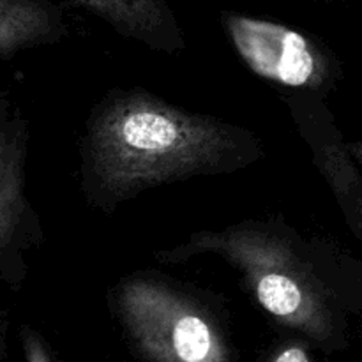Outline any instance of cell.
<instances>
[{"instance_id":"obj_5","label":"cell","mask_w":362,"mask_h":362,"mask_svg":"<svg viewBox=\"0 0 362 362\" xmlns=\"http://www.w3.org/2000/svg\"><path fill=\"white\" fill-rule=\"evenodd\" d=\"M117 32L163 52L184 46L182 32L168 0H71Z\"/></svg>"},{"instance_id":"obj_7","label":"cell","mask_w":362,"mask_h":362,"mask_svg":"<svg viewBox=\"0 0 362 362\" xmlns=\"http://www.w3.org/2000/svg\"><path fill=\"white\" fill-rule=\"evenodd\" d=\"M23 346L27 362H53L49 359L48 352H46V346L42 345V341L34 334V332L25 331Z\"/></svg>"},{"instance_id":"obj_6","label":"cell","mask_w":362,"mask_h":362,"mask_svg":"<svg viewBox=\"0 0 362 362\" xmlns=\"http://www.w3.org/2000/svg\"><path fill=\"white\" fill-rule=\"evenodd\" d=\"M59 25V14L48 0H0V42L4 55L42 41Z\"/></svg>"},{"instance_id":"obj_8","label":"cell","mask_w":362,"mask_h":362,"mask_svg":"<svg viewBox=\"0 0 362 362\" xmlns=\"http://www.w3.org/2000/svg\"><path fill=\"white\" fill-rule=\"evenodd\" d=\"M269 362H313V359H311L306 346L293 343V345H286L281 350H278Z\"/></svg>"},{"instance_id":"obj_3","label":"cell","mask_w":362,"mask_h":362,"mask_svg":"<svg viewBox=\"0 0 362 362\" xmlns=\"http://www.w3.org/2000/svg\"><path fill=\"white\" fill-rule=\"evenodd\" d=\"M214 243L244 269L257 300L269 315L320 345H332L338 325L331 304L288 255L244 232L216 235Z\"/></svg>"},{"instance_id":"obj_1","label":"cell","mask_w":362,"mask_h":362,"mask_svg":"<svg viewBox=\"0 0 362 362\" xmlns=\"http://www.w3.org/2000/svg\"><path fill=\"white\" fill-rule=\"evenodd\" d=\"M253 152L251 136L237 127L148 94H120L92 117L85 175L101 200L120 202L163 182L225 172Z\"/></svg>"},{"instance_id":"obj_2","label":"cell","mask_w":362,"mask_h":362,"mask_svg":"<svg viewBox=\"0 0 362 362\" xmlns=\"http://www.w3.org/2000/svg\"><path fill=\"white\" fill-rule=\"evenodd\" d=\"M122 327L147 362H230V349L214 318L184 293L131 279L119 288Z\"/></svg>"},{"instance_id":"obj_4","label":"cell","mask_w":362,"mask_h":362,"mask_svg":"<svg viewBox=\"0 0 362 362\" xmlns=\"http://www.w3.org/2000/svg\"><path fill=\"white\" fill-rule=\"evenodd\" d=\"M225 28L244 62L260 76L288 87L324 83V57L300 32L233 13L225 14Z\"/></svg>"}]
</instances>
